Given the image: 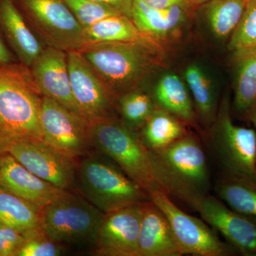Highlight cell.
Here are the masks:
<instances>
[{
  "label": "cell",
  "instance_id": "28",
  "mask_svg": "<svg viewBox=\"0 0 256 256\" xmlns=\"http://www.w3.org/2000/svg\"><path fill=\"white\" fill-rule=\"evenodd\" d=\"M118 100L122 124L136 132L142 128L156 107L150 96L136 89L120 96Z\"/></svg>",
  "mask_w": 256,
  "mask_h": 256
},
{
  "label": "cell",
  "instance_id": "37",
  "mask_svg": "<svg viewBox=\"0 0 256 256\" xmlns=\"http://www.w3.org/2000/svg\"><path fill=\"white\" fill-rule=\"evenodd\" d=\"M195 8H200L210 0H188Z\"/></svg>",
  "mask_w": 256,
  "mask_h": 256
},
{
  "label": "cell",
  "instance_id": "31",
  "mask_svg": "<svg viewBox=\"0 0 256 256\" xmlns=\"http://www.w3.org/2000/svg\"><path fill=\"white\" fill-rule=\"evenodd\" d=\"M25 234V242L18 256H58L66 250L48 236L42 227Z\"/></svg>",
  "mask_w": 256,
  "mask_h": 256
},
{
  "label": "cell",
  "instance_id": "11",
  "mask_svg": "<svg viewBox=\"0 0 256 256\" xmlns=\"http://www.w3.org/2000/svg\"><path fill=\"white\" fill-rule=\"evenodd\" d=\"M74 100L90 124L114 116V98L80 52L67 53Z\"/></svg>",
  "mask_w": 256,
  "mask_h": 256
},
{
  "label": "cell",
  "instance_id": "34",
  "mask_svg": "<svg viewBox=\"0 0 256 256\" xmlns=\"http://www.w3.org/2000/svg\"><path fill=\"white\" fill-rule=\"evenodd\" d=\"M20 63L16 56L10 50L8 44L0 33V66H9Z\"/></svg>",
  "mask_w": 256,
  "mask_h": 256
},
{
  "label": "cell",
  "instance_id": "21",
  "mask_svg": "<svg viewBox=\"0 0 256 256\" xmlns=\"http://www.w3.org/2000/svg\"><path fill=\"white\" fill-rule=\"evenodd\" d=\"M138 132L146 149L153 151L170 146L188 132L181 120L156 106Z\"/></svg>",
  "mask_w": 256,
  "mask_h": 256
},
{
  "label": "cell",
  "instance_id": "29",
  "mask_svg": "<svg viewBox=\"0 0 256 256\" xmlns=\"http://www.w3.org/2000/svg\"><path fill=\"white\" fill-rule=\"evenodd\" d=\"M228 47L234 53L256 47V0H246L244 14L230 36Z\"/></svg>",
  "mask_w": 256,
  "mask_h": 256
},
{
  "label": "cell",
  "instance_id": "32",
  "mask_svg": "<svg viewBox=\"0 0 256 256\" xmlns=\"http://www.w3.org/2000/svg\"><path fill=\"white\" fill-rule=\"evenodd\" d=\"M25 239L24 233L3 224L0 227V256H18Z\"/></svg>",
  "mask_w": 256,
  "mask_h": 256
},
{
  "label": "cell",
  "instance_id": "2",
  "mask_svg": "<svg viewBox=\"0 0 256 256\" xmlns=\"http://www.w3.org/2000/svg\"><path fill=\"white\" fill-rule=\"evenodd\" d=\"M149 156L156 184L168 196L190 205L210 194L212 178L208 158L195 134L188 132L170 146L149 151Z\"/></svg>",
  "mask_w": 256,
  "mask_h": 256
},
{
  "label": "cell",
  "instance_id": "9",
  "mask_svg": "<svg viewBox=\"0 0 256 256\" xmlns=\"http://www.w3.org/2000/svg\"><path fill=\"white\" fill-rule=\"evenodd\" d=\"M43 142L78 161L94 150L90 122L48 97H42Z\"/></svg>",
  "mask_w": 256,
  "mask_h": 256
},
{
  "label": "cell",
  "instance_id": "6",
  "mask_svg": "<svg viewBox=\"0 0 256 256\" xmlns=\"http://www.w3.org/2000/svg\"><path fill=\"white\" fill-rule=\"evenodd\" d=\"M90 132L94 149L108 156L150 196L160 190L153 176L149 151L138 132L111 118L92 122Z\"/></svg>",
  "mask_w": 256,
  "mask_h": 256
},
{
  "label": "cell",
  "instance_id": "26",
  "mask_svg": "<svg viewBox=\"0 0 256 256\" xmlns=\"http://www.w3.org/2000/svg\"><path fill=\"white\" fill-rule=\"evenodd\" d=\"M86 32L90 43L152 41L139 31L132 18L124 14L104 18L86 28Z\"/></svg>",
  "mask_w": 256,
  "mask_h": 256
},
{
  "label": "cell",
  "instance_id": "4",
  "mask_svg": "<svg viewBox=\"0 0 256 256\" xmlns=\"http://www.w3.org/2000/svg\"><path fill=\"white\" fill-rule=\"evenodd\" d=\"M76 190L104 214L151 201L118 165L95 149L77 162Z\"/></svg>",
  "mask_w": 256,
  "mask_h": 256
},
{
  "label": "cell",
  "instance_id": "13",
  "mask_svg": "<svg viewBox=\"0 0 256 256\" xmlns=\"http://www.w3.org/2000/svg\"><path fill=\"white\" fill-rule=\"evenodd\" d=\"M190 206L242 255L256 256V224L246 215L228 208L210 194L194 200Z\"/></svg>",
  "mask_w": 256,
  "mask_h": 256
},
{
  "label": "cell",
  "instance_id": "23",
  "mask_svg": "<svg viewBox=\"0 0 256 256\" xmlns=\"http://www.w3.org/2000/svg\"><path fill=\"white\" fill-rule=\"evenodd\" d=\"M40 210L0 185V220L23 233L38 228Z\"/></svg>",
  "mask_w": 256,
  "mask_h": 256
},
{
  "label": "cell",
  "instance_id": "7",
  "mask_svg": "<svg viewBox=\"0 0 256 256\" xmlns=\"http://www.w3.org/2000/svg\"><path fill=\"white\" fill-rule=\"evenodd\" d=\"M215 120L207 144L224 174L256 183L255 130L234 124L227 100L224 101Z\"/></svg>",
  "mask_w": 256,
  "mask_h": 256
},
{
  "label": "cell",
  "instance_id": "27",
  "mask_svg": "<svg viewBox=\"0 0 256 256\" xmlns=\"http://www.w3.org/2000/svg\"><path fill=\"white\" fill-rule=\"evenodd\" d=\"M184 78L193 96L196 112L207 124L213 122L216 118V100L210 77L201 67L192 64L185 70Z\"/></svg>",
  "mask_w": 256,
  "mask_h": 256
},
{
  "label": "cell",
  "instance_id": "5",
  "mask_svg": "<svg viewBox=\"0 0 256 256\" xmlns=\"http://www.w3.org/2000/svg\"><path fill=\"white\" fill-rule=\"evenodd\" d=\"M40 226L66 250L92 252L106 214L76 190H63L40 210Z\"/></svg>",
  "mask_w": 256,
  "mask_h": 256
},
{
  "label": "cell",
  "instance_id": "36",
  "mask_svg": "<svg viewBox=\"0 0 256 256\" xmlns=\"http://www.w3.org/2000/svg\"><path fill=\"white\" fill-rule=\"evenodd\" d=\"M248 116L250 121H252V124L255 126V131L256 133V106L248 112Z\"/></svg>",
  "mask_w": 256,
  "mask_h": 256
},
{
  "label": "cell",
  "instance_id": "19",
  "mask_svg": "<svg viewBox=\"0 0 256 256\" xmlns=\"http://www.w3.org/2000/svg\"><path fill=\"white\" fill-rule=\"evenodd\" d=\"M190 12L180 6L158 10L134 0L131 18L144 36L159 44L172 36L181 28Z\"/></svg>",
  "mask_w": 256,
  "mask_h": 256
},
{
  "label": "cell",
  "instance_id": "8",
  "mask_svg": "<svg viewBox=\"0 0 256 256\" xmlns=\"http://www.w3.org/2000/svg\"><path fill=\"white\" fill-rule=\"evenodd\" d=\"M31 28L48 46L69 53L90 43L86 32L64 0H14Z\"/></svg>",
  "mask_w": 256,
  "mask_h": 256
},
{
  "label": "cell",
  "instance_id": "3",
  "mask_svg": "<svg viewBox=\"0 0 256 256\" xmlns=\"http://www.w3.org/2000/svg\"><path fill=\"white\" fill-rule=\"evenodd\" d=\"M80 52L116 100L162 64L159 44L152 41L92 42Z\"/></svg>",
  "mask_w": 256,
  "mask_h": 256
},
{
  "label": "cell",
  "instance_id": "17",
  "mask_svg": "<svg viewBox=\"0 0 256 256\" xmlns=\"http://www.w3.org/2000/svg\"><path fill=\"white\" fill-rule=\"evenodd\" d=\"M0 33L18 62L28 68L44 50L14 0H0Z\"/></svg>",
  "mask_w": 256,
  "mask_h": 256
},
{
  "label": "cell",
  "instance_id": "38",
  "mask_svg": "<svg viewBox=\"0 0 256 256\" xmlns=\"http://www.w3.org/2000/svg\"><path fill=\"white\" fill-rule=\"evenodd\" d=\"M2 161V156H0V168H1Z\"/></svg>",
  "mask_w": 256,
  "mask_h": 256
},
{
  "label": "cell",
  "instance_id": "16",
  "mask_svg": "<svg viewBox=\"0 0 256 256\" xmlns=\"http://www.w3.org/2000/svg\"><path fill=\"white\" fill-rule=\"evenodd\" d=\"M0 185L40 210L63 190L34 174L8 153L2 156Z\"/></svg>",
  "mask_w": 256,
  "mask_h": 256
},
{
  "label": "cell",
  "instance_id": "12",
  "mask_svg": "<svg viewBox=\"0 0 256 256\" xmlns=\"http://www.w3.org/2000/svg\"><path fill=\"white\" fill-rule=\"evenodd\" d=\"M11 154L34 174L62 190H76L77 162L46 143L22 142L9 148Z\"/></svg>",
  "mask_w": 256,
  "mask_h": 256
},
{
  "label": "cell",
  "instance_id": "1",
  "mask_svg": "<svg viewBox=\"0 0 256 256\" xmlns=\"http://www.w3.org/2000/svg\"><path fill=\"white\" fill-rule=\"evenodd\" d=\"M42 97L28 67L0 66V156L16 143L43 141Z\"/></svg>",
  "mask_w": 256,
  "mask_h": 256
},
{
  "label": "cell",
  "instance_id": "35",
  "mask_svg": "<svg viewBox=\"0 0 256 256\" xmlns=\"http://www.w3.org/2000/svg\"><path fill=\"white\" fill-rule=\"evenodd\" d=\"M94 1L110 5L114 9L118 10L122 14L131 18L132 5L134 0H94Z\"/></svg>",
  "mask_w": 256,
  "mask_h": 256
},
{
  "label": "cell",
  "instance_id": "20",
  "mask_svg": "<svg viewBox=\"0 0 256 256\" xmlns=\"http://www.w3.org/2000/svg\"><path fill=\"white\" fill-rule=\"evenodd\" d=\"M154 98L156 106L181 120L186 126L196 127L197 114L193 102L186 84L178 76H163L154 89Z\"/></svg>",
  "mask_w": 256,
  "mask_h": 256
},
{
  "label": "cell",
  "instance_id": "18",
  "mask_svg": "<svg viewBox=\"0 0 256 256\" xmlns=\"http://www.w3.org/2000/svg\"><path fill=\"white\" fill-rule=\"evenodd\" d=\"M180 248L163 212L150 201L142 204L137 256H181Z\"/></svg>",
  "mask_w": 256,
  "mask_h": 256
},
{
  "label": "cell",
  "instance_id": "14",
  "mask_svg": "<svg viewBox=\"0 0 256 256\" xmlns=\"http://www.w3.org/2000/svg\"><path fill=\"white\" fill-rule=\"evenodd\" d=\"M142 204L106 214L92 254L100 256H137Z\"/></svg>",
  "mask_w": 256,
  "mask_h": 256
},
{
  "label": "cell",
  "instance_id": "33",
  "mask_svg": "<svg viewBox=\"0 0 256 256\" xmlns=\"http://www.w3.org/2000/svg\"><path fill=\"white\" fill-rule=\"evenodd\" d=\"M146 4L154 9H168L174 6H180L188 12L196 9L188 0H142Z\"/></svg>",
  "mask_w": 256,
  "mask_h": 256
},
{
  "label": "cell",
  "instance_id": "30",
  "mask_svg": "<svg viewBox=\"0 0 256 256\" xmlns=\"http://www.w3.org/2000/svg\"><path fill=\"white\" fill-rule=\"evenodd\" d=\"M82 28H87L98 22L116 15L122 14L110 5L94 0H64Z\"/></svg>",
  "mask_w": 256,
  "mask_h": 256
},
{
  "label": "cell",
  "instance_id": "24",
  "mask_svg": "<svg viewBox=\"0 0 256 256\" xmlns=\"http://www.w3.org/2000/svg\"><path fill=\"white\" fill-rule=\"evenodd\" d=\"M214 191L230 208L256 217V183L223 174L216 181Z\"/></svg>",
  "mask_w": 256,
  "mask_h": 256
},
{
  "label": "cell",
  "instance_id": "25",
  "mask_svg": "<svg viewBox=\"0 0 256 256\" xmlns=\"http://www.w3.org/2000/svg\"><path fill=\"white\" fill-rule=\"evenodd\" d=\"M246 0H210L202 5L210 30L216 38L225 40L238 26Z\"/></svg>",
  "mask_w": 256,
  "mask_h": 256
},
{
  "label": "cell",
  "instance_id": "22",
  "mask_svg": "<svg viewBox=\"0 0 256 256\" xmlns=\"http://www.w3.org/2000/svg\"><path fill=\"white\" fill-rule=\"evenodd\" d=\"M236 79L234 102L240 112H248L256 106V47L234 52Z\"/></svg>",
  "mask_w": 256,
  "mask_h": 256
},
{
  "label": "cell",
  "instance_id": "39",
  "mask_svg": "<svg viewBox=\"0 0 256 256\" xmlns=\"http://www.w3.org/2000/svg\"><path fill=\"white\" fill-rule=\"evenodd\" d=\"M3 225V224H2V222H1V220H0V227L2 226Z\"/></svg>",
  "mask_w": 256,
  "mask_h": 256
},
{
  "label": "cell",
  "instance_id": "10",
  "mask_svg": "<svg viewBox=\"0 0 256 256\" xmlns=\"http://www.w3.org/2000/svg\"><path fill=\"white\" fill-rule=\"evenodd\" d=\"M150 197L168 218L183 256L230 255L228 246L220 240L214 229L175 206L164 192L158 190L152 193Z\"/></svg>",
  "mask_w": 256,
  "mask_h": 256
},
{
  "label": "cell",
  "instance_id": "15",
  "mask_svg": "<svg viewBox=\"0 0 256 256\" xmlns=\"http://www.w3.org/2000/svg\"><path fill=\"white\" fill-rule=\"evenodd\" d=\"M28 69L42 96L82 116L72 92L66 52L50 46L44 48Z\"/></svg>",
  "mask_w": 256,
  "mask_h": 256
}]
</instances>
